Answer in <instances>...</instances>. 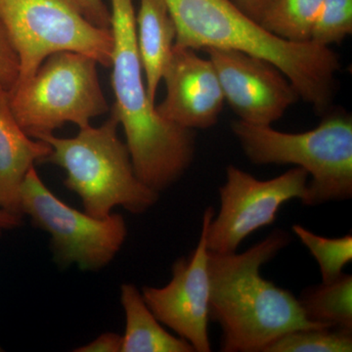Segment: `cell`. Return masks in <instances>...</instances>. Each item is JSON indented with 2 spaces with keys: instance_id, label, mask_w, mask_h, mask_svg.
Listing matches in <instances>:
<instances>
[{
  "instance_id": "cell-19",
  "label": "cell",
  "mask_w": 352,
  "mask_h": 352,
  "mask_svg": "<svg viewBox=\"0 0 352 352\" xmlns=\"http://www.w3.org/2000/svg\"><path fill=\"white\" fill-rule=\"evenodd\" d=\"M352 331L309 328L292 331L278 338L264 352H351Z\"/></svg>"
},
{
  "instance_id": "cell-13",
  "label": "cell",
  "mask_w": 352,
  "mask_h": 352,
  "mask_svg": "<svg viewBox=\"0 0 352 352\" xmlns=\"http://www.w3.org/2000/svg\"><path fill=\"white\" fill-rule=\"evenodd\" d=\"M52 151L45 141L25 133L14 117L8 89L0 87V208L20 215V190L28 171Z\"/></svg>"
},
{
  "instance_id": "cell-6",
  "label": "cell",
  "mask_w": 352,
  "mask_h": 352,
  "mask_svg": "<svg viewBox=\"0 0 352 352\" xmlns=\"http://www.w3.org/2000/svg\"><path fill=\"white\" fill-rule=\"evenodd\" d=\"M97 63L80 53L57 52L46 58L36 73L8 90L18 124L32 138L53 133L67 122L80 129L109 111Z\"/></svg>"
},
{
  "instance_id": "cell-15",
  "label": "cell",
  "mask_w": 352,
  "mask_h": 352,
  "mask_svg": "<svg viewBox=\"0 0 352 352\" xmlns=\"http://www.w3.org/2000/svg\"><path fill=\"white\" fill-rule=\"evenodd\" d=\"M120 302L126 314L120 352H195L188 342L164 330L134 285H122Z\"/></svg>"
},
{
  "instance_id": "cell-21",
  "label": "cell",
  "mask_w": 352,
  "mask_h": 352,
  "mask_svg": "<svg viewBox=\"0 0 352 352\" xmlns=\"http://www.w3.org/2000/svg\"><path fill=\"white\" fill-rule=\"evenodd\" d=\"M19 71V58L0 16V87L10 89L17 82Z\"/></svg>"
},
{
  "instance_id": "cell-20",
  "label": "cell",
  "mask_w": 352,
  "mask_h": 352,
  "mask_svg": "<svg viewBox=\"0 0 352 352\" xmlns=\"http://www.w3.org/2000/svg\"><path fill=\"white\" fill-rule=\"evenodd\" d=\"M352 34V0H324L310 41L320 45L340 44Z\"/></svg>"
},
{
  "instance_id": "cell-2",
  "label": "cell",
  "mask_w": 352,
  "mask_h": 352,
  "mask_svg": "<svg viewBox=\"0 0 352 352\" xmlns=\"http://www.w3.org/2000/svg\"><path fill=\"white\" fill-rule=\"evenodd\" d=\"M176 28V47L233 50L266 60L291 82L319 115L336 90L340 56L329 46L294 43L271 34L232 0H164Z\"/></svg>"
},
{
  "instance_id": "cell-26",
  "label": "cell",
  "mask_w": 352,
  "mask_h": 352,
  "mask_svg": "<svg viewBox=\"0 0 352 352\" xmlns=\"http://www.w3.org/2000/svg\"><path fill=\"white\" fill-rule=\"evenodd\" d=\"M0 231H2V230H0ZM0 351H2L1 346H0Z\"/></svg>"
},
{
  "instance_id": "cell-12",
  "label": "cell",
  "mask_w": 352,
  "mask_h": 352,
  "mask_svg": "<svg viewBox=\"0 0 352 352\" xmlns=\"http://www.w3.org/2000/svg\"><path fill=\"white\" fill-rule=\"evenodd\" d=\"M163 80L166 94L156 111L183 129H208L217 124L226 103L219 76L208 58L191 48H173Z\"/></svg>"
},
{
  "instance_id": "cell-4",
  "label": "cell",
  "mask_w": 352,
  "mask_h": 352,
  "mask_svg": "<svg viewBox=\"0 0 352 352\" xmlns=\"http://www.w3.org/2000/svg\"><path fill=\"white\" fill-rule=\"evenodd\" d=\"M119 124L111 113L102 126L80 129L73 138L53 133L36 138L52 148L43 162L66 171L65 186L80 197L85 214L96 219L109 217L117 206L143 214L159 200L160 193L136 175L126 143L118 136Z\"/></svg>"
},
{
  "instance_id": "cell-5",
  "label": "cell",
  "mask_w": 352,
  "mask_h": 352,
  "mask_svg": "<svg viewBox=\"0 0 352 352\" xmlns=\"http://www.w3.org/2000/svg\"><path fill=\"white\" fill-rule=\"evenodd\" d=\"M245 156L256 164H294L307 171L308 207L352 198V119L330 113L311 131L288 133L242 120L231 124Z\"/></svg>"
},
{
  "instance_id": "cell-8",
  "label": "cell",
  "mask_w": 352,
  "mask_h": 352,
  "mask_svg": "<svg viewBox=\"0 0 352 352\" xmlns=\"http://www.w3.org/2000/svg\"><path fill=\"white\" fill-rule=\"evenodd\" d=\"M21 212L52 238L55 259L76 263L82 270L107 265L126 241L127 229L122 215L96 219L69 207L44 185L38 173L28 171L20 190Z\"/></svg>"
},
{
  "instance_id": "cell-16",
  "label": "cell",
  "mask_w": 352,
  "mask_h": 352,
  "mask_svg": "<svg viewBox=\"0 0 352 352\" xmlns=\"http://www.w3.org/2000/svg\"><path fill=\"white\" fill-rule=\"evenodd\" d=\"M298 300L308 321L352 331V275L342 273L331 283L308 286Z\"/></svg>"
},
{
  "instance_id": "cell-17",
  "label": "cell",
  "mask_w": 352,
  "mask_h": 352,
  "mask_svg": "<svg viewBox=\"0 0 352 352\" xmlns=\"http://www.w3.org/2000/svg\"><path fill=\"white\" fill-rule=\"evenodd\" d=\"M324 0H273L259 24L279 38L307 43Z\"/></svg>"
},
{
  "instance_id": "cell-25",
  "label": "cell",
  "mask_w": 352,
  "mask_h": 352,
  "mask_svg": "<svg viewBox=\"0 0 352 352\" xmlns=\"http://www.w3.org/2000/svg\"><path fill=\"white\" fill-rule=\"evenodd\" d=\"M22 223V217L11 214L0 208V230L16 228Z\"/></svg>"
},
{
  "instance_id": "cell-10",
  "label": "cell",
  "mask_w": 352,
  "mask_h": 352,
  "mask_svg": "<svg viewBox=\"0 0 352 352\" xmlns=\"http://www.w3.org/2000/svg\"><path fill=\"white\" fill-rule=\"evenodd\" d=\"M214 217L206 208L200 239L188 258L173 263L170 283L162 288L144 287L142 296L157 320L188 342L195 352L212 351L210 322V276L208 271L207 228Z\"/></svg>"
},
{
  "instance_id": "cell-3",
  "label": "cell",
  "mask_w": 352,
  "mask_h": 352,
  "mask_svg": "<svg viewBox=\"0 0 352 352\" xmlns=\"http://www.w3.org/2000/svg\"><path fill=\"white\" fill-rule=\"evenodd\" d=\"M112 115L126 133L134 171L157 193L177 182L195 157V131L164 120L148 97L136 38L133 0H111Z\"/></svg>"
},
{
  "instance_id": "cell-11",
  "label": "cell",
  "mask_w": 352,
  "mask_h": 352,
  "mask_svg": "<svg viewBox=\"0 0 352 352\" xmlns=\"http://www.w3.org/2000/svg\"><path fill=\"white\" fill-rule=\"evenodd\" d=\"M205 52L226 102L242 122L271 126L300 99L288 78L266 60L233 50L210 48Z\"/></svg>"
},
{
  "instance_id": "cell-1",
  "label": "cell",
  "mask_w": 352,
  "mask_h": 352,
  "mask_svg": "<svg viewBox=\"0 0 352 352\" xmlns=\"http://www.w3.org/2000/svg\"><path fill=\"white\" fill-rule=\"evenodd\" d=\"M291 242L288 231L275 229L242 254L208 251L210 320L221 329L220 351L264 352L285 333L323 327L307 320L291 292L261 276Z\"/></svg>"
},
{
  "instance_id": "cell-7",
  "label": "cell",
  "mask_w": 352,
  "mask_h": 352,
  "mask_svg": "<svg viewBox=\"0 0 352 352\" xmlns=\"http://www.w3.org/2000/svg\"><path fill=\"white\" fill-rule=\"evenodd\" d=\"M0 16L19 58L16 82L29 80L46 58L63 51L111 67L112 31L92 24L78 0H0Z\"/></svg>"
},
{
  "instance_id": "cell-24",
  "label": "cell",
  "mask_w": 352,
  "mask_h": 352,
  "mask_svg": "<svg viewBox=\"0 0 352 352\" xmlns=\"http://www.w3.org/2000/svg\"><path fill=\"white\" fill-rule=\"evenodd\" d=\"M232 1L250 18L259 23L273 0H232Z\"/></svg>"
},
{
  "instance_id": "cell-14",
  "label": "cell",
  "mask_w": 352,
  "mask_h": 352,
  "mask_svg": "<svg viewBox=\"0 0 352 352\" xmlns=\"http://www.w3.org/2000/svg\"><path fill=\"white\" fill-rule=\"evenodd\" d=\"M136 38L146 89L155 103L176 39V28L164 0H140L135 17Z\"/></svg>"
},
{
  "instance_id": "cell-22",
  "label": "cell",
  "mask_w": 352,
  "mask_h": 352,
  "mask_svg": "<svg viewBox=\"0 0 352 352\" xmlns=\"http://www.w3.org/2000/svg\"><path fill=\"white\" fill-rule=\"evenodd\" d=\"M83 13L92 24L104 29L111 28V11L103 0H78Z\"/></svg>"
},
{
  "instance_id": "cell-23",
  "label": "cell",
  "mask_w": 352,
  "mask_h": 352,
  "mask_svg": "<svg viewBox=\"0 0 352 352\" xmlns=\"http://www.w3.org/2000/svg\"><path fill=\"white\" fill-rule=\"evenodd\" d=\"M122 336L116 333H104L94 342L75 349L76 352L122 351Z\"/></svg>"
},
{
  "instance_id": "cell-18",
  "label": "cell",
  "mask_w": 352,
  "mask_h": 352,
  "mask_svg": "<svg viewBox=\"0 0 352 352\" xmlns=\"http://www.w3.org/2000/svg\"><path fill=\"white\" fill-rule=\"evenodd\" d=\"M296 237L318 263L323 283H331L342 274L344 266L352 261V235L327 238L317 235L300 226L292 227Z\"/></svg>"
},
{
  "instance_id": "cell-9",
  "label": "cell",
  "mask_w": 352,
  "mask_h": 352,
  "mask_svg": "<svg viewBox=\"0 0 352 352\" xmlns=\"http://www.w3.org/2000/svg\"><path fill=\"white\" fill-rule=\"evenodd\" d=\"M308 176L296 166L272 179L259 180L233 164L227 166L226 182L219 188V212L208 224V251L237 252L245 238L274 223L285 203L305 201Z\"/></svg>"
}]
</instances>
